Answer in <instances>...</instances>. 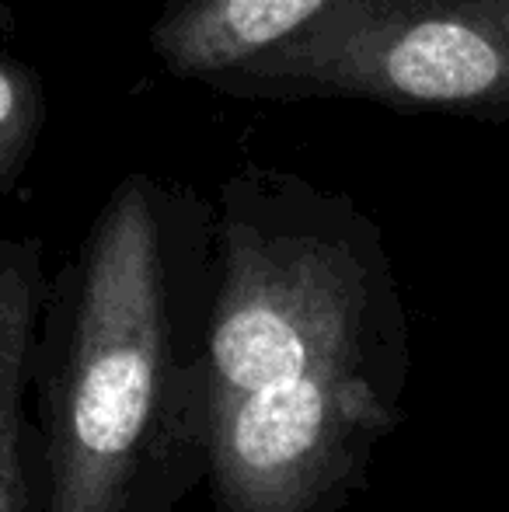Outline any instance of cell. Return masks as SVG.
Returning a JSON list of instances; mask_svg holds the SVG:
<instances>
[{
	"mask_svg": "<svg viewBox=\"0 0 509 512\" xmlns=\"http://www.w3.org/2000/svg\"><path fill=\"white\" fill-rule=\"evenodd\" d=\"M217 206L129 175L35 356L42 512H175L206 481Z\"/></svg>",
	"mask_w": 509,
	"mask_h": 512,
	"instance_id": "1",
	"label": "cell"
},
{
	"mask_svg": "<svg viewBox=\"0 0 509 512\" xmlns=\"http://www.w3.org/2000/svg\"><path fill=\"white\" fill-rule=\"evenodd\" d=\"M206 408L311 373L408 387V310L384 230L346 192L241 164L217 189Z\"/></svg>",
	"mask_w": 509,
	"mask_h": 512,
	"instance_id": "2",
	"label": "cell"
},
{
	"mask_svg": "<svg viewBox=\"0 0 509 512\" xmlns=\"http://www.w3.org/2000/svg\"><path fill=\"white\" fill-rule=\"evenodd\" d=\"M203 88L252 102L356 98L509 119V0H332L300 32Z\"/></svg>",
	"mask_w": 509,
	"mask_h": 512,
	"instance_id": "3",
	"label": "cell"
},
{
	"mask_svg": "<svg viewBox=\"0 0 509 512\" xmlns=\"http://www.w3.org/2000/svg\"><path fill=\"white\" fill-rule=\"evenodd\" d=\"M46 304L39 244H0V512H42V439L28 391Z\"/></svg>",
	"mask_w": 509,
	"mask_h": 512,
	"instance_id": "4",
	"label": "cell"
},
{
	"mask_svg": "<svg viewBox=\"0 0 509 512\" xmlns=\"http://www.w3.org/2000/svg\"><path fill=\"white\" fill-rule=\"evenodd\" d=\"M332 0H164L150 49L168 74L192 84L252 60L300 32Z\"/></svg>",
	"mask_w": 509,
	"mask_h": 512,
	"instance_id": "5",
	"label": "cell"
},
{
	"mask_svg": "<svg viewBox=\"0 0 509 512\" xmlns=\"http://www.w3.org/2000/svg\"><path fill=\"white\" fill-rule=\"evenodd\" d=\"M35 91L18 70L0 63V182L18 164L35 129Z\"/></svg>",
	"mask_w": 509,
	"mask_h": 512,
	"instance_id": "6",
	"label": "cell"
}]
</instances>
